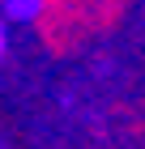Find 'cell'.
<instances>
[{
  "label": "cell",
  "instance_id": "7a4b0ae2",
  "mask_svg": "<svg viewBox=\"0 0 145 149\" xmlns=\"http://www.w3.org/2000/svg\"><path fill=\"white\" fill-rule=\"evenodd\" d=\"M4 47H9V34H4V22H0V60H4Z\"/></svg>",
  "mask_w": 145,
  "mask_h": 149
},
{
  "label": "cell",
  "instance_id": "6da1fadb",
  "mask_svg": "<svg viewBox=\"0 0 145 149\" xmlns=\"http://www.w3.org/2000/svg\"><path fill=\"white\" fill-rule=\"evenodd\" d=\"M120 22V0H43L34 17L39 38L47 47H68L77 38H94Z\"/></svg>",
  "mask_w": 145,
  "mask_h": 149
}]
</instances>
